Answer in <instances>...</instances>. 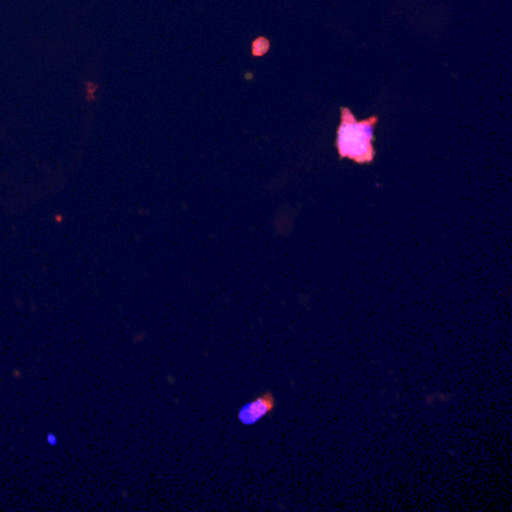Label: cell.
Instances as JSON below:
<instances>
[{
	"instance_id": "1",
	"label": "cell",
	"mask_w": 512,
	"mask_h": 512,
	"mask_svg": "<svg viewBox=\"0 0 512 512\" xmlns=\"http://www.w3.org/2000/svg\"><path fill=\"white\" fill-rule=\"evenodd\" d=\"M379 122L377 116L358 121L352 110L341 107V122L337 130L335 148L340 160H350L359 166L373 164L376 158L374 149V125Z\"/></svg>"
},
{
	"instance_id": "2",
	"label": "cell",
	"mask_w": 512,
	"mask_h": 512,
	"mask_svg": "<svg viewBox=\"0 0 512 512\" xmlns=\"http://www.w3.org/2000/svg\"><path fill=\"white\" fill-rule=\"evenodd\" d=\"M275 407H277L275 395L269 391L263 392V394L257 395L254 400L245 403L236 413V418H238L239 424L244 425V427H254V425L263 421L269 413L274 412Z\"/></svg>"
}]
</instances>
